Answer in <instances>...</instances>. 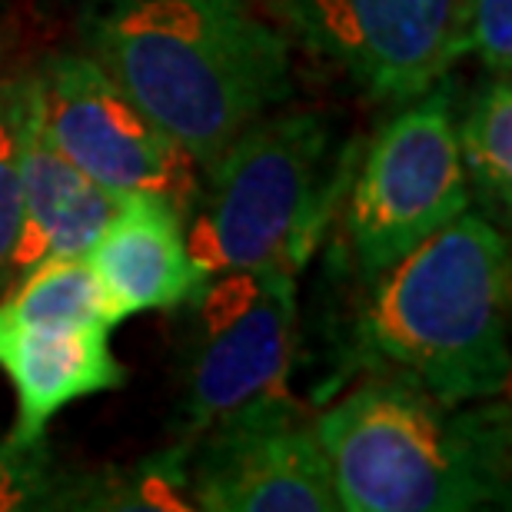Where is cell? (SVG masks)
I'll return each instance as SVG.
<instances>
[{"label": "cell", "instance_id": "cell-1", "mask_svg": "<svg viewBox=\"0 0 512 512\" xmlns=\"http://www.w3.org/2000/svg\"><path fill=\"white\" fill-rule=\"evenodd\" d=\"M80 40L197 170L293 97L290 37L247 0H94Z\"/></svg>", "mask_w": 512, "mask_h": 512}, {"label": "cell", "instance_id": "cell-2", "mask_svg": "<svg viewBox=\"0 0 512 512\" xmlns=\"http://www.w3.org/2000/svg\"><path fill=\"white\" fill-rule=\"evenodd\" d=\"M363 283L346 336L353 373L413 383L449 403L509 389L512 250L486 213L463 210Z\"/></svg>", "mask_w": 512, "mask_h": 512}, {"label": "cell", "instance_id": "cell-3", "mask_svg": "<svg viewBox=\"0 0 512 512\" xmlns=\"http://www.w3.org/2000/svg\"><path fill=\"white\" fill-rule=\"evenodd\" d=\"M343 512L509 509L506 399L449 403L413 383L366 376L316 416Z\"/></svg>", "mask_w": 512, "mask_h": 512}, {"label": "cell", "instance_id": "cell-4", "mask_svg": "<svg viewBox=\"0 0 512 512\" xmlns=\"http://www.w3.org/2000/svg\"><path fill=\"white\" fill-rule=\"evenodd\" d=\"M356 143L320 110H273L200 170L187 217L203 276L280 266L300 276L330 233L356 167Z\"/></svg>", "mask_w": 512, "mask_h": 512}, {"label": "cell", "instance_id": "cell-5", "mask_svg": "<svg viewBox=\"0 0 512 512\" xmlns=\"http://www.w3.org/2000/svg\"><path fill=\"white\" fill-rule=\"evenodd\" d=\"M456 77L399 104L356 157L346 187V253L356 276H376L469 210V180L456 137Z\"/></svg>", "mask_w": 512, "mask_h": 512}, {"label": "cell", "instance_id": "cell-6", "mask_svg": "<svg viewBox=\"0 0 512 512\" xmlns=\"http://www.w3.org/2000/svg\"><path fill=\"white\" fill-rule=\"evenodd\" d=\"M177 313V386L190 436L247 399L283 393L300 343L296 273L280 266L213 273Z\"/></svg>", "mask_w": 512, "mask_h": 512}, {"label": "cell", "instance_id": "cell-7", "mask_svg": "<svg viewBox=\"0 0 512 512\" xmlns=\"http://www.w3.org/2000/svg\"><path fill=\"white\" fill-rule=\"evenodd\" d=\"M190 509L207 512H336L330 459L316 416L290 389L247 399L180 446Z\"/></svg>", "mask_w": 512, "mask_h": 512}, {"label": "cell", "instance_id": "cell-8", "mask_svg": "<svg viewBox=\"0 0 512 512\" xmlns=\"http://www.w3.org/2000/svg\"><path fill=\"white\" fill-rule=\"evenodd\" d=\"M290 44L370 100L406 104L466 54L463 0H270Z\"/></svg>", "mask_w": 512, "mask_h": 512}, {"label": "cell", "instance_id": "cell-9", "mask_svg": "<svg viewBox=\"0 0 512 512\" xmlns=\"http://www.w3.org/2000/svg\"><path fill=\"white\" fill-rule=\"evenodd\" d=\"M37 117L54 147L114 197L157 193L187 213L197 163L163 133L87 54H54L34 70Z\"/></svg>", "mask_w": 512, "mask_h": 512}, {"label": "cell", "instance_id": "cell-10", "mask_svg": "<svg viewBox=\"0 0 512 512\" xmlns=\"http://www.w3.org/2000/svg\"><path fill=\"white\" fill-rule=\"evenodd\" d=\"M110 330L114 326L104 323L54 326L0 316V370L17 396L7 443H40L64 406L127 383L124 366L110 350Z\"/></svg>", "mask_w": 512, "mask_h": 512}, {"label": "cell", "instance_id": "cell-11", "mask_svg": "<svg viewBox=\"0 0 512 512\" xmlns=\"http://www.w3.org/2000/svg\"><path fill=\"white\" fill-rule=\"evenodd\" d=\"M84 260L114 303L117 320L173 310L207 276L197 270L187 243V213L157 193L120 197Z\"/></svg>", "mask_w": 512, "mask_h": 512}, {"label": "cell", "instance_id": "cell-12", "mask_svg": "<svg viewBox=\"0 0 512 512\" xmlns=\"http://www.w3.org/2000/svg\"><path fill=\"white\" fill-rule=\"evenodd\" d=\"M117 197L77 170L47 137L34 110H30L27 147H24V220L14 250V276L47 260H80L94 247L100 230L114 217Z\"/></svg>", "mask_w": 512, "mask_h": 512}, {"label": "cell", "instance_id": "cell-13", "mask_svg": "<svg viewBox=\"0 0 512 512\" xmlns=\"http://www.w3.org/2000/svg\"><path fill=\"white\" fill-rule=\"evenodd\" d=\"M459 157L469 180V193H476L489 220L512 210V87L509 77L489 74L469 100H459L456 117Z\"/></svg>", "mask_w": 512, "mask_h": 512}, {"label": "cell", "instance_id": "cell-14", "mask_svg": "<svg viewBox=\"0 0 512 512\" xmlns=\"http://www.w3.org/2000/svg\"><path fill=\"white\" fill-rule=\"evenodd\" d=\"M34 110V70L0 77V296L17 283L14 250L24 220V147Z\"/></svg>", "mask_w": 512, "mask_h": 512}, {"label": "cell", "instance_id": "cell-15", "mask_svg": "<svg viewBox=\"0 0 512 512\" xmlns=\"http://www.w3.org/2000/svg\"><path fill=\"white\" fill-rule=\"evenodd\" d=\"M463 34L486 74H512V0H463Z\"/></svg>", "mask_w": 512, "mask_h": 512}, {"label": "cell", "instance_id": "cell-16", "mask_svg": "<svg viewBox=\"0 0 512 512\" xmlns=\"http://www.w3.org/2000/svg\"><path fill=\"white\" fill-rule=\"evenodd\" d=\"M0 57H4V37H0Z\"/></svg>", "mask_w": 512, "mask_h": 512}]
</instances>
